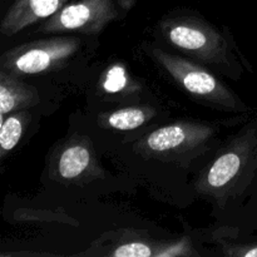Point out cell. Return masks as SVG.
Returning a JSON list of instances; mask_svg holds the SVG:
<instances>
[{
  "label": "cell",
  "mask_w": 257,
  "mask_h": 257,
  "mask_svg": "<svg viewBox=\"0 0 257 257\" xmlns=\"http://www.w3.org/2000/svg\"><path fill=\"white\" fill-rule=\"evenodd\" d=\"M257 188V114L221 147L196 181V191L220 211L241 205Z\"/></svg>",
  "instance_id": "1"
},
{
  "label": "cell",
  "mask_w": 257,
  "mask_h": 257,
  "mask_svg": "<svg viewBox=\"0 0 257 257\" xmlns=\"http://www.w3.org/2000/svg\"><path fill=\"white\" fill-rule=\"evenodd\" d=\"M166 43L185 57L212 68L220 74L238 80L243 69V58L228 34L193 13H178L166 17L158 25Z\"/></svg>",
  "instance_id": "2"
},
{
  "label": "cell",
  "mask_w": 257,
  "mask_h": 257,
  "mask_svg": "<svg viewBox=\"0 0 257 257\" xmlns=\"http://www.w3.org/2000/svg\"><path fill=\"white\" fill-rule=\"evenodd\" d=\"M150 54L173 82L191 97L227 112L245 113L251 110L210 68L185 55L171 54L156 47L150 48Z\"/></svg>",
  "instance_id": "3"
},
{
  "label": "cell",
  "mask_w": 257,
  "mask_h": 257,
  "mask_svg": "<svg viewBox=\"0 0 257 257\" xmlns=\"http://www.w3.org/2000/svg\"><path fill=\"white\" fill-rule=\"evenodd\" d=\"M74 37H54L10 48L0 58V69L23 77L35 75L64 65L79 49Z\"/></svg>",
  "instance_id": "4"
},
{
  "label": "cell",
  "mask_w": 257,
  "mask_h": 257,
  "mask_svg": "<svg viewBox=\"0 0 257 257\" xmlns=\"http://www.w3.org/2000/svg\"><path fill=\"white\" fill-rule=\"evenodd\" d=\"M216 136V125L178 122L153 131L136 147L150 157L171 160L202 150Z\"/></svg>",
  "instance_id": "5"
},
{
  "label": "cell",
  "mask_w": 257,
  "mask_h": 257,
  "mask_svg": "<svg viewBox=\"0 0 257 257\" xmlns=\"http://www.w3.org/2000/svg\"><path fill=\"white\" fill-rule=\"evenodd\" d=\"M118 17L113 0H80L64 5L59 12L45 19L40 33L78 32L83 34H99Z\"/></svg>",
  "instance_id": "6"
},
{
  "label": "cell",
  "mask_w": 257,
  "mask_h": 257,
  "mask_svg": "<svg viewBox=\"0 0 257 257\" xmlns=\"http://www.w3.org/2000/svg\"><path fill=\"white\" fill-rule=\"evenodd\" d=\"M67 2L68 0H15L3 18L0 33L4 37H13L20 30L54 15Z\"/></svg>",
  "instance_id": "7"
},
{
  "label": "cell",
  "mask_w": 257,
  "mask_h": 257,
  "mask_svg": "<svg viewBox=\"0 0 257 257\" xmlns=\"http://www.w3.org/2000/svg\"><path fill=\"white\" fill-rule=\"evenodd\" d=\"M95 167L93 150L83 140L70 141L60 150L55 161V172L63 181H78Z\"/></svg>",
  "instance_id": "8"
},
{
  "label": "cell",
  "mask_w": 257,
  "mask_h": 257,
  "mask_svg": "<svg viewBox=\"0 0 257 257\" xmlns=\"http://www.w3.org/2000/svg\"><path fill=\"white\" fill-rule=\"evenodd\" d=\"M109 242L100 245V250L93 255L112 257H161L165 242H155L141 237L133 231H119L110 233Z\"/></svg>",
  "instance_id": "9"
},
{
  "label": "cell",
  "mask_w": 257,
  "mask_h": 257,
  "mask_svg": "<svg viewBox=\"0 0 257 257\" xmlns=\"http://www.w3.org/2000/svg\"><path fill=\"white\" fill-rule=\"evenodd\" d=\"M39 103V93L18 75L0 69V117L25 110Z\"/></svg>",
  "instance_id": "10"
},
{
  "label": "cell",
  "mask_w": 257,
  "mask_h": 257,
  "mask_svg": "<svg viewBox=\"0 0 257 257\" xmlns=\"http://www.w3.org/2000/svg\"><path fill=\"white\" fill-rule=\"evenodd\" d=\"M153 110L147 107H127L120 108L114 112L102 115L103 125L117 131H131L140 128L150 120Z\"/></svg>",
  "instance_id": "11"
},
{
  "label": "cell",
  "mask_w": 257,
  "mask_h": 257,
  "mask_svg": "<svg viewBox=\"0 0 257 257\" xmlns=\"http://www.w3.org/2000/svg\"><path fill=\"white\" fill-rule=\"evenodd\" d=\"M2 127H0V157L4 160L5 156L17 147L20 142L27 125L29 114L25 110L10 113L5 117H0Z\"/></svg>",
  "instance_id": "12"
},
{
  "label": "cell",
  "mask_w": 257,
  "mask_h": 257,
  "mask_svg": "<svg viewBox=\"0 0 257 257\" xmlns=\"http://www.w3.org/2000/svg\"><path fill=\"white\" fill-rule=\"evenodd\" d=\"M127 82L128 77L124 68L113 67L112 69L108 70L107 77L103 80V88L109 93H117L124 89Z\"/></svg>",
  "instance_id": "13"
},
{
  "label": "cell",
  "mask_w": 257,
  "mask_h": 257,
  "mask_svg": "<svg viewBox=\"0 0 257 257\" xmlns=\"http://www.w3.org/2000/svg\"><path fill=\"white\" fill-rule=\"evenodd\" d=\"M223 255L231 257H257V241L245 243L222 242Z\"/></svg>",
  "instance_id": "14"
},
{
  "label": "cell",
  "mask_w": 257,
  "mask_h": 257,
  "mask_svg": "<svg viewBox=\"0 0 257 257\" xmlns=\"http://www.w3.org/2000/svg\"><path fill=\"white\" fill-rule=\"evenodd\" d=\"M197 253L193 250L190 240L187 237L176 242H168L165 245L161 257H177V256H195Z\"/></svg>",
  "instance_id": "15"
},
{
  "label": "cell",
  "mask_w": 257,
  "mask_h": 257,
  "mask_svg": "<svg viewBox=\"0 0 257 257\" xmlns=\"http://www.w3.org/2000/svg\"><path fill=\"white\" fill-rule=\"evenodd\" d=\"M248 210H250V215H248V220H250L251 228H255L257 226V188L252 196H251L250 203H248Z\"/></svg>",
  "instance_id": "16"
}]
</instances>
